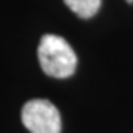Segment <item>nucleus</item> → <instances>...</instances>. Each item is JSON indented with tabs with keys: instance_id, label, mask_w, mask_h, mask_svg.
<instances>
[{
	"instance_id": "f257e3e1",
	"label": "nucleus",
	"mask_w": 133,
	"mask_h": 133,
	"mask_svg": "<svg viewBox=\"0 0 133 133\" xmlns=\"http://www.w3.org/2000/svg\"><path fill=\"white\" fill-rule=\"evenodd\" d=\"M38 60L42 71L48 76L65 79L74 75L77 58L74 49L63 37L46 34L38 46Z\"/></svg>"
},
{
	"instance_id": "7ed1b4c3",
	"label": "nucleus",
	"mask_w": 133,
	"mask_h": 133,
	"mask_svg": "<svg viewBox=\"0 0 133 133\" xmlns=\"http://www.w3.org/2000/svg\"><path fill=\"white\" fill-rule=\"evenodd\" d=\"M68 8L80 18H91L94 16L101 7V0H64Z\"/></svg>"
},
{
	"instance_id": "f03ea898",
	"label": "nucleus",
	"mask_w": 133,
	"mask_h": 133,
	"mask_svg": "<svg viewBox=\"0 0 133 133\" xmlns=\"http://www.w3.org/2000/svg\"><path fill=\"white\" fill-rule=\"evenodd\" d=\"M22 122L31 133H60L61 117L52 102L33 99L22 109Z\"/></svg>"
},
{
	"instance_id": "20e7f679",
	"label": "nucleus",
	"mask_w": 133,
	"mask_h": 133,
	"mask_svg": "<svg viewBox=\"0 0 133 133\" xmlns=\"http://www.w3.org/2000/svg\"><path fill=\"white\" fill-rule=\"evenodd\" d=\"M126 2H129V3H133V0H126Z\"/></svg>"
}]
</instances>
